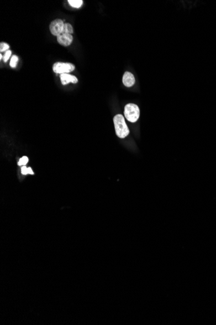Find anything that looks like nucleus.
<instances>
[{
    "label": "nucleus",
    "mask_w": 216,
    "mask_h": 325,
    "mask_svg": "<svg viewBox=\"0 0 216 325\" xmlns=\"http://www.w3.org/2000/svg\"><path fill=\"white\" fill-rule=\"evenodd\" d=\"M116 134L120 138H124L130 133V130L125 122L124 116L121 114L116 115L113 118Z\"/></svg>",
    "instance_id": "f257e3e1"
},
{
    "label": "nucleus",
    "mask_w": 216,
    "mask_h": 325,
    "mask_svg": "<svg viewBox=\"0 0 216 325\" xmlns=\"http://www.w3.org/2000/svg\"><path fill=\"white\" fill-rule=\"evenodd\" d=\"M124 116L131 123H135L139 119L140 110L137 105L133 103L128 104L124 108Z\"/></svg>",
    "instance_id": "f03ea898"
},
{
    "label": "nucleus",
    "mask_w": 216,
    "mask_h": 325,
    "mask_svg": "<svg viewBox=\"0 0 216 325\" xmlns=\"http://www.w3.org/2000/svg\"><path fill=\"white\" fill-rule=\"evenodd\" d=\"M74 66L71 63L59 62H56L53 65V71H54V72L60 75L72 72V71H74Z\"/></svg>",
    "instance_id": "7ed1b4c3"
},
{
    "label": "nucleus",
    "mask_w": 216,
    "mask_h": 325,
    "mask_svg": "<svg viewBox=\"0 0 216 325\" xmlns=\"http://www.w3.org/2000/svg\"><path fill=\"white\" fill-rule=\"evenodd\" d=\"M64 24L63 20L60 19H56L54 21H52L50 25H49V29L52 33V35L54 36H58L59 35L63 33Z\"/></svg>",
    "instance_id": "20e7f679"
},
{
    "label": "nucleus",
    "mask_w": 216,
    "mask_h": 325,
    "mask_svg": "<svg viewBox=\"0 0 216 325\" xmlns=\"http://www.w3.org/2000/svg\"><path fill=\"white\" fill-rule=\"evenodd\" d=\"M73 37L70 34L62 33L57 36L58 42L63 46H69L73 42Z\"/></svg>",
    "instance_id": "39448f33"
},
{
    "label": "nucleus",
    "mask_w": 216,
    "mask_h": 325,
    "mask_svg": "<svg viewBox=\"0 0 216 325\" xmlns=\"http://www.w3.org/2000/svg\"><path fill=\"white\" fill-rule=\"evenodd\" d=\"M123 84L126 87H131L134 85L135 82V79L134 75L130 71H126L122 77Z\"/></svg>",
    "instance_id": "423d86ee"
},
{
    "label": "nucleus",
    "mask_w": 216,
    "mask_h": 325,
    "mask_svg": "<svg viewBox=\"0 0 216 325\" xmlns=\"http://www.w3.org/2000/svg\"><path fill=\"white\" fill-rule=\"evenodd\" d=\"M60 77L63 85H66L67 84H69V82H72V83L78 82V79L75 76H74V75H70L69 73L61 74L60 75Z\"/></svg>",
    "instance_id": "0eeeda50"
},
{
    "label": "nucleus",
    "mask_w": 216,
    "mask_h": 325,
    "mask_svg": "<svg viewBox=\"0 0 216 325\" xmlns=\"http://www.w3.org/2000/svg\"><path fill=\"white\" fill-rule=\"evenodd\" d=\"M69 5L74 8H80L83 5L82 0H69Z\"/></svg>",
    "instance_id": "6e6552de"
},
{
    "label": "nucleus",
    "mask_w": 216,
    "mask_h": 325,
    "mask_svg": "<svg viewBox=\"0 0 216 325\" xmlns=\"http://www.w3.org/2000/svg\"><path fill=\"white\" fill-rule=\"evenodd\" d=\"M63 33H66L72 35L73 33V28L72 27V25L69 23H65L64 24L63 27Z\"/></svg>",
    "instance_id": "1a4fd4ad"
},
{
    "label": "nucleus",
    "mask_w": 216,
    "mask_h": 325,
    "mask_svg": "<svg viewBox=\"0 0 216 325\" xmlns=\"http://www.w3.org/2000/svg\"><path fill=\"white\" fill-rule=\"evenodd\" d=\"M21 173L23 175H27V174H31V175H34V172L32 171V170L31 168H27L25 166H23V167L21 168Z\"/></svg>",
    "instance_id": "9d476101"
},
{
    "label": "nucleus",
    "mask_w": 216,
    "mask_h": 325,
    "mask_svg": "<svg viewBox=\"0 0 216 325\" xmlns=\"http://www.w3.org/2000/svg\"><path fill=\"white\" fill-rule=\"evenodd\" d=\"M18 56L16 55H13L12 56V58H11L10 59V66L11 68H16V66H17V63L18 62Z\"/></svg>",
    "instance_id": "9b49d317"
},
{
    "label": "nucleus",
    "mask_w": 216,
    "mask_h": 325,
    "mask_svg": "<svg viewBox=\"0 0 216 325\" xmlns=\"http://www.w3.org/2000/svg\"><path fill=\"white\" fill-rule=\"evenodd\" d=\"M29 161V158L27 157H23L18 162V165H25Z\"/></svg>",
    "instance_id": "f8f14e48"
},
{
    "label": "nucleus",
    "mask_w": 216,
    "mask_h": 325,
    "mask_svg": "<svg viewBox=\"0 0 216 325\" xmlns=\"http://www.w3.org/2000/svg\"><path fill=\"white\" fill-rule=\"evenodd\" d=\"M9 49V45L7 44V43L1 42V44H0V51L1 52L8 51Z\"/></svg>",
    "instance_id": "ddd939ff"
},
{
    "label": "nucleus",
    "mask_w": 216,
    "mask_h": 325,
    "mask_svg": "<svg viewBox=\"0 0 216 325\" xmlns=\"http://www.w3.org/2000/svg\"><path fill=\"white\" fill-rule=\"evenodd\" d=\"M11 53H12V51H11L10 50L7 51L5 52V55L3 56V61H4L5 62H7V61H8L9 58H10V56L11 55Z\"/></svg>",
    "instance_id": "4468645a"
},
{
    "label": "nucleus",
    "mask_w": 216,
    "mask_h": 325,
    "mask_svg": "<svg viewBox=\"0 0 216 325\" xmlns=\"http://www.w3.org/2000/svg\"><path fill=\"white\" fill-rule=\"evenodd\" d=\"M0 59H2V55H0Z\"/></svg>",
    "instance_id": "2eb2a0df"
}]
</instances>
